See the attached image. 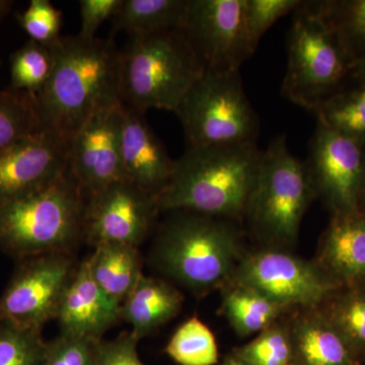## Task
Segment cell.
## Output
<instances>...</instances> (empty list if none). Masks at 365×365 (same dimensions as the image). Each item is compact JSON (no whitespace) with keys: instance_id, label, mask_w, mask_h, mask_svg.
Masks as SVG:
<instances>
[{"instance_id":"cell-15","label":"cell","mask_w":365,"mask_h":365,"mask_svg":"<svg viewBox=\"0 0 365 365\" xmlns=\"http://www.w3.org/2000/svg\"><path fill=\"white\" fill-rule=\"evenodd\" d=\"M123 103L93 115L71 141L69 169L86 199L125 181L121 157Z\"/></svg>"},{"instance_id":"cell-24","label":"cell","mask_w":365,"mask_h":365,"mask_svg":"<svg viewBox=\"0 0 365 365\" xmlns=\"http://www.w3.org/2000/svg\"><path fill=\"white\" fill-rule=\"evenodd\" d=\"M319 309L365 364V282L340 287Z\"/></svg>"},{"instance_id":"cell-27","label":"cell","mask_w":365,"mask_h":365,"mask_svg":"<svg viewBox=\"0 0 365 365\" xmlns=\"http://www.w3.org/2000/svg\"><path fill=\"white\" fill-rule=\"evenodd\" d=\"M54 63L52 47L29 41L11 55V90L35 96L49 81Z\"/></svg>"},{"instance_id":"cell-8","label":"cell","mask_w":365,"mask_h":365,"mask_svg":"<svg viewBox=\"0 0 365 365\" xmlns=\"http://www.w3.org/2000/svg\"><path fill=\"white\" fill-rule=\"evenodd\" d=\"M175 113L188 148L256 143L260 131L240 71L206 69Z\"/></svg>"},{"instance_id":"cell-22","label":"cell","mask_w":365,"mask_h":365,"mask_svg":"<svg viewBox=\"0 0 365 365\" xmlns=\"http://www.w3.org/2000/svg\"><path fill=\"white\" fill-rule=\"evenodd\" d=\"M222 292V313L241 337L261 333L292 312L258 290L234 281L225 284Z\"/></svg>"},{"instance_id":"cell-1","label":"cell","mask_w":365,"mask_h":365,"mask_svg":"<svg viewBox=\"0 0 365 365\" xmlns=\"http://www.w3.org/2000/svg\"><path fill=\"white\" fill-rule=\"evenodd\" d=\"M54 68L34 96L40 129L71 141L93 115L120 104L119 50L112 38L62 36L52 47Z\"/></svg>"},{"instance_id":"cell-19","label":"cell","mask_w":365,"mask_h":365,"mask_svg":"<svg viewBox=\"0 0 365 365\" xmlns=\"http://www.w3.org/2000/svg\"><path fill=\"white\" fill-rule=\"evenodd\" d=\"M294 314L287 321L295 365H365L319 307Z\"/></svg>"},{"instance_id":"cell-7","label":"cell","mask_w":365,"mask_h":365,"mask_svg":"<svg viewBox=\"0 0 365 365\" xmlns=\"http://www.w3.org/2000/svg\"><path fill=\"white\" fill-rule=\"evenodd\" d=\"M287 71L282 93L290 102L314 112L336 95L353 66L322 1H302L288 34Z\"/></svg>"},{"instance_id":"cell-11","label":"cell","mask_w":365,"mask_h":365,"mask_svg":"<svg viewBox=\"0 0 365 365\" xmlns=\"http://www.w3.org/2000/svg\"><path fill=\"white\" fill-rule=\"evenodd\" d=\"M364 143L319 123L306 162L314 193L336 213L359 210L365 170Z\"/></svg>"},{"instance_id":"cell-29","label":"cell","mask_w":365,"mask_h":365,"mask_svg":"<svg viewBox=\"0 0 365 365\" xmlns=\"http://www.w3.org/2000/svg\"><path fill=\"white\" fill-rule=\"evenodd\" d=\"M234 352L250 365H295L289 326L282 319Z\"/></svg>"},{"instance_id":"cell-3","label":"cell","mask_w":365,"mask_h":365,"mask_svg":"<svg viewBox=\"0 0 365 365\" xmlns=\"http://www.w3.org/2000/svg\"><path fill=\"white\" fill-rule=\"evenodd\" d=\"M172 212L158 230L150 257L153 265L197 297L222 289L244 256L235 222L190 211Z\"/></svg>"},{"instance_id":"cell-10","label":"cell","mask_w":365,"mask_h":365,"mask_svg":"<svg viewBox=\"0 0 365 365\" xmlns=\"http://www.w3.org/2000/svg\"><path fill=\"white\" fill-rule=\"evenodd\" d=\"M76 266L71 252L20 260L0 297V321L40 329L56 319Z\"/></svg>"},{"instance_id":"cell-34","label":"cell","mask_w":365,"mask_h":365,"mask_svg":"<svg viewBox=\"0 0 365 365\" xmlns=\"http://www.w3.org/2000/svg\"><path fill=\"white\" fill-rule=\"evenodd\" d=\"M136 339L131 332L122 333L114 340L96 342V365H145L139 359Z\"/></svg>"},{"instance_id":"cell-37","label":"cell","mask_w":365,"mask_h":365,"mask_svg":"<svg viewBox=\"0 0 365 365\" xmlns=\"http://www.w3.org/2000/svg\"><path fill=\"white\" fill-rule=\"evenodd\" d=\"M359 210L362 211V212L365 213V170L364 181H362L361 190H360Z\"/></svg>"},{"instance_id":"cell-14","label":"cell","mask_w":365,"mask_h":365,"mask_svg":"<svg viewBox=\"0 0 365 365\" xmlns=\"http://www.w3.org/2000/svg\"><path fill=\"white\" fill-rule=\"evenodd\" d=\"M71 141L40 129L0 153V208L42 191L69 167Z\"/></svg>"},{"instance_id":"cell-28","label":"cell","mask_w":365,"mask_h":365,"mask_svg":"<svg viewBox=\"0 0 365 365\" xmlns=\"http://www.w3.org/2000/svg\"><path fill=\"white\" fill-rule=\"evenodd\" d=\"M314 113L319 123L365 143V85L352 93H336Z\"/></svg>"},{"instance_id":"cell-35","label":"cell","mask_w":365,"mask_h":365,"mask_svg":"<svg viewBox=\"0 0 365 365\" xmlns=\"http://www.w3.org/2000/svg\"><path fill=\"white\" fill-rule=\"evenodd\" d=\"M123 0H81V30L78 36L83 40L96 39L98 28L105 21L112 20Z\"/></svg>"},{"instance_id":"cell-6","label":"cell","mask_w":365,"mask_h":365,"mask_svg":"<svg viewBox=\"0 0 365 365\" xmlns=\"http://www.w3.org/2000/svg\"><path fill=\"white\" fill-rule=\"evenodd\" d=\"M316 197L306 162L290 153L285 135L277 136L262 151L244 218L266 248H290L297 242L302 218Z\"/></svg>"},{"instance_id":"cell-30","label":"cell","mask_w":365,"mask_h":365,"mask_svg":"<svg viewBox=\"0 0 365 365\" xmlns=\"http://www.w3.org/2000/svg\"><path fill=\"white\" fill-rule=\"evenodd\" d=\"M46 349L40 329L0 321V365H43Z\"/></svg>"},{"instance_id":"cell-36","label":"cell","mask_w":365,"mask_h":365,"mask_svg":"<svg viewBox=\"0 0 365 365\" xmlns=\"http://www.w3.org/2000/svg\"><path fill=\"white\" fill-rule=\"evenodd\" d=\"M222 365H250L242 359L241 357L237 356L234 351L227 354V356L223 359Z\"/></svg>"},{"instance_id":"cell-12","label":"cell","mask_w":365,"mask_h":365,"mask_svg":"<svg viewBox=\"0 0 365 365\" xmlns=\"http://www.w3.org/2000/svg\"><path fill=\"white\" fill-rule=\"evenodd\" d=\"M246 0H188L181 31L208 71H240L251 57L245 31Z\"/></svg>"},{"instance_id":"cell-32","label":"cell","mask_w":365,"mask_h":365,"mask_svg":"<svg viewBox=\"0 0 365 365\" xmlns=\"http://www.w3.org/2000/svg\"><path fill=\"white\" fill-rule=\"evenodd\" d=\"M18 20L31 40L41 45L53 47L62 37V11L49 0H32Z\"/></svg>"},{"instance_id":"cell-21","label":"cell","mask_w":365,"mask_h":365,"mask_svg":"<svg viewBox=\"0 0 365 365\" xmlns=\"http://www.w3.org/2000/svg\"><path fill=\"white\" fill-rule=\"evenodd\" d=\"M88 260L98 287L120 306L143 275V256L138 247L130 245H98Z\"/></svg>"},{"instance_id":"cell-33","label":"cell","mask_w":365,"mask_h":365,"mask_svg":"<svg viewBox=\"0 0 365 365\" xmlns=\"http://www.w3.org/2000/svg\"><path fill=\"white\" fill-rule=\"evenodd\" d=\"M96 342L60 334L47 343L43 365H96Z\"/></svg>"},{"instance_id":"cell-2","label":"cell","mask_w":365,"mask_h":365,"mask_svg":"<svg viewBox=\"0 0 365 365\" xmlns=\"http://www.w3.org/2000/svg\"><path fill=\"white\" fill-rule=\"evenodd\" d=\"M261 160L256 143L187 148L158 197L160 211L244 220Z\"/></svg>"},{"instance_id":"cell-18","label":"cell","mask_w":365,"mask_h":365,"mask_svg":"<svg viewBox=\"0 0 365 365\" xmlns=\"http://www.w3.org/2000/svg\"><path fill=\"white\" fill-rule=\"evenodd\" d=\"M339 287L365 282V213H336L319 242L316 260Z\"/></svg>"},{"instance_id":"cell-9","label":"cell","mask_w":365,"mask_h":365,"mask_svg":"<svg viewBox=\"0 0 365 365\" xmlns=\"http://www.w3.org/2000/svg\"><path fill=\"white\" fill-rule=\"evenodd\" d=\"M230 281L254 288L292 311L319 307L340 287L316 262L274 248L244 254Z\"/></svg>"},{"instance_id":"cell-17","label":"cell","mask_w":365,"mask_h":365,"mask_svg":"<svg viewBox=\"0 0 365 365\" xmlns=\"http://www.w3.org/2000/svg\"><path fill=\"white\" fill-rule=\"evenodd\" d=\"M120 307L98 287L86 258L74 271L56 319L61 334L98 341L119 321Z\"/></svg>"},{"instance_id":"cell-26","label":"cell","mask_w":365,"mask_h":365,"mask_svg":"<svg viewBox=\"0 0 365 365\" xmlns=\"http://www.w3.org/2000/svg\"><path fill=\"white\" fill-rule=\"evenodd\" d=\"M38 130L34 96L11 88L0 91V153Z\"/></svg>"},{"instance_id":"cell-4","label":"cell","mask_w":365,"mask_h":365,"mask_svg":"<svg viewBox=\"0 0 365 365\" xmlns=\"http://www.w3.org/2000/svg\"><path fill=\"white\" fill-rule=\"evenodd\" d=\"M206 67L179 30L129 37L119 51V91L124 106L140 113L176 112Z\"/></svg>"},{"instance_id":"cell-13","label":"cell","mask_w":365,"mask_h":365,"mask_svg":"<svg viewBox=\"0 0 365 365\" xmlns=\"http://www.w3.org/2000/svg\"><path fill=\"white\" fill-rule=\"evenodd\" d=\"M86 200L83 237L93 247L105 242L140 246L160 212L157 197L127 181L115 182Z\"/></svg>"},{"instance_id":"cell-31","label":"cell","mask_w":365,"mask_h":365,"mask_svg":"<svg viewBox=\"0 0 365 365\" xmlns=\"http://www.w3.org/2000/svg\"><path fill=\"white\" fill-rule=\"evenodd\" d=\"M300 4L302 0H246L245 31L251 56L264 34L282 16L294 13Z\"/></svg>"},{"instance_id":"cell-16","label":"cell","mask_w":365,"mask_h":365,"mask_svg":"<svg viewBox=\"0 0 365 365\" xmlns=\"http://www.w3.org/2000/svg\"><path fill=\"white\" fill-rule=\"evenodd\" d=\"M121 157L125 181L158 199L169 184L174 160L144 114L126 106L122 112Z\"/></svg>"},{"instance_id":"cell-23","label":"cell","mask_w":365,"mask_h":365,"mask_svg":"<svg viewBox=\"0 0 365 365\" xmlns=\"http://www.w3.org/2000/svg\"><path fill=\"white\" fill-rule=\"evenodd\" d=\"M188 0H123L112 19V32L129 37L180 30Z\"/></svg>"},{"instance_id":"cell-5","label":"cell","mask_w":365,"mask_h":365,"mask_svg":"<svg viewBox=\"0 0 365 365\" xmlns=\"http://www.w3.org/2000/svg\"><path fill=\"white\" fill-rule=\"evenodd\" d=\"M86 203L68 167L47 188L0 208V249L19 260L71 252L83 237Z\"/></svg>"},{"instance_id":"cell-20","label":"cell","mask_w":365,"mask_h":365,"mask_svg":"<svg viewBox=\"0 0 365 365\" xmlns=\"http://www.w3.org/2000/svg\"><path fill=\"white\" fill-rule=\"evenodd\" d=\"M184 295L162 278L143 275L120 307V319L130 324L136 339L158 330L181 312Z\"/></svg>"},{"instance_id":"cell-38","label":"cell","mask_w":365,"mask_h":365,"mask_svg":"<svg viewBox=\"0 0 365 365\" xmlns=\"http://www.w3.org/2000/svg\"><path fill=\"white\" fill-rule=\"evenodd\" d=\"M11 1H4V0H0V20L4 18L7 13H9V9H11Z\"/></svg>"},{"instance_id":"cell-25","label":"cell","mask_w":365,"mask_h":365,"mask_svg":"<svg viewBox=\"0 0 365 365\" xmlns=\"http://www.w3.org/2000/svg\"><path fill=\"white\" fill-rule=\"evenodd\" d=\"M165 352L180 365H215L220 359L215 334L197 317L177 329L165 346Z\"/></svg>"}]
</instances>
